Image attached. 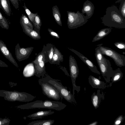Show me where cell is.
Here are the masks:
<instances>
[{
	"label": "cell",
	"mask_w": 125,
	"mask_h": 125,
	"mask_svg": "<svg viewBox=\"0 0 125 125\" xmlns=\"http://www.w3.org/2000/svg\"><path fill=\"white\" fill-rule=\"evenodd\" d=\"M105 13L102 18V22L104 25L116 28H125V18L115 6L107 7Z\"/></svg>",
	"instance_id": "1"
},
{
	"label": "cell",
	"mask_w": 125,
	"mask_h": 125,
	"mask_svg": "<svg viewBox=\"0 0 125 125\" xmlns=\"http://www.w3.org/2000/svg\"><path fill=\"white\" fill-rule=\"evenodd\" d=\"M67 105L61 102L49 100L44 101L37 100L33 102L21 105L17 108L23 109L34 108H45L59 111L65 108Z\"/></svg>",
	"instance_id": "2"
},
{
	"label": "cell",
	"mask_w": 125,
	"mask_h": 125,
	"mask_svg": "<svg viewBox=\"0 0 125 125\" xmlns=\"http://www.w3.org/2000/svg\"><path fill=\"white\" fill-rule=\"evenodd\" d=\"M0 96L9 101L24 102L32 101L36 98L35 96L25 92L3 90H0Z\"/></svg>",
	"instance_id": "3"
},
{
	"label": "cell",
	"mask_w": 125,
	"mask_h": 125,
	"mask_svg": "<svg viewBox=\"0 0 125 125\" xmlns=\"http://www.w3.org/2000/svg\"><path fill=\"white\" fill-rule=\"evenodd\" d=\"M68 19L67 24L70 29H75L83 26L88 21L86 16L77 11L76 12L67 11Z\"/></svg>",
	"instance_id": "4"
},
{
	"label": "cell",
	"mask_w": 125,
	"mask_h": 125,
	"mask_svg": "<svg viewBox=\"0 0 125 125\" xmlns=\"http://www.w3.org/2000/svg\"><path fill=\"white\" fill-rule=\"evenodd\" d=\"M38 82L41 86L43 94L48 97L57 101L63 99V97L57 89L43 77L39 79Z\"/></svg>",
	"instance_id": "5"
},
{
	"label": "cell",
	"mask_w": 125,
	"mask_h": 125,
	"mask_svg": "<svg viewBox=\"0 0 125 125\" xmlns=\"http://www.w3.org/2000/svg\"><path fill=\"white\" fill-rule=\"evenodd\" d=\"M43 78L54 86L67 101L69 103L74 101V96L68 90L67 87L63 86L61 83L58 82L60 80L53 79L49 75Z\"/></svg>",
	"instance_id": "6"
},
{
	"label": "cell",
	"mask_w": 125,
	"mask_h": 125,
	"mask_svg": "<svg viewBox=\"0 0 125 125\" xmlns=\"http://www.w3.org/2000/svg\"><path fill=\"white\" fill-rule=\"evenodd\" d=\"M102 44L98 45L99 51L103 55H105L112 58L115 64L121 67L125 65V57L108 47L102 46Z\"/></svg>",
	"instance_id": "7"
},
{
	"label": "cell",
	"mask_w": 125,
	"mask_h": 125,
	"mask_svg": "<svg viewBox=\"0 0 125 125\" xmlns=\"http://www.w3.org/2000/svg\"><path fill=\"white\" fill-rule=\"evenodd\" d=\"M69 64L70 77L73 86V94L74 96L75 90L78 93H79L80 91V87L77 86L76 84L75 81L76 78L78 77L79 70L76 60L71 55L69 57Z\"/></svg>",
	"instance_id": "8"
},
{
	"label": "cell",
	"mask_w": 125,
	"mask_h": 125,
	"mask_svg": "<svg viewBox=\"0 0 125 125\" xmlns=\"http://www.w3.org/2000/svg\"><path fill=\"white\" fill-rule=\"evenodd\" d=\"M102 75L107 83L109 82L113 75L115 70H113L109 60L107 59L104 62H97Z\"/></svg>",
	"instance_id": "9"
},
{
	"label": "cell",
	"mask_w": 125,
	"mask_h": 125,
	"mask_svg": "<svg viewBox=\"0 0 125 125\" xmlns=\"http://www.w3.org/2000/svg\"><path fill=\"white\" fill-rule=\"evenodd\" d=\"M34 47H32L25 48L20 47L19 43L15 46V54L17 59L19 62L28 58L32 52Z\"/></svg>",
	"instance_id": "10"
},
{
	"label": "cell",
	"mask_w": 125,
	"mask_h": 125,
	"mask_svg": "<svg viewBox=\"0 0 125 125\" xmlns=\"http://www.w3.org/2000/svg\"><path fill=\"white\" fill-rule=\"evenodd\" d=\"M68 49L77 55L88 66L92 72L100 75V73L97 70L96 67L90 60L78 51L72 48Z\"/></svg>",
	"instance_id": "11"
},
{
	"label": "cell",
	"mask_w": 125,
	"mask_h": 125,
	"mask_svg": "<svg viewBox=\"0 0 125 125\" xmlns=\"http://www.w3.org/2000/svg\"><path fill=\"white\" fill-rule=\"evenodd\" d=\"M0 51L5 57L17 67L18 65L6 44L0 40Z\"/></svg>",
	"instance_id": "12"
},
{
	"label": "cell",
	"mask_w": 125,
	"mask_h": 125,
	"mask_svg": "<svg viewBox=\"0 0 125 125\" xmlns=\"http://www.w3.org/2000/svg\"><path fill=\"white\" fill-rule=\"evenodd\" d=\"M20 23L22 28L23 32L28 36L32 39L35 40H39L41 37L40 34L36 31L30 28L23 22L20 18Z\"/></svg>",
	"instance_id": "13"
},
{
	"label": "cell",
	"mask_w": 125,
	"mask_h": 125,
	"mask_svg": "<svg viewBox=\"0 0 125 125\" xmlns=\"http://www.w3.org/2000/svg\"><path fill=\"white\" fill-rule=\"evenodd\" d=\"M94 7L93 4L90 1L87 0L84 2L82 13L83 14H85L87 19L91 18L93 15L94 10Z\"/></svg>",
	"instance_id": "14"
},
{
	"label": "cell",
	"mask_w": 125,
	"mask_h": 125,
	"mask_svg": "<svg viewBox=\"0 0 125 125\" xmlns=\"http://www.w3.org/2000/svg\"><path fill=\"white\" fill-rule=\"evenodd\" d=\"M45 63V59H44L38 64L34 65L35 70L34 75L39 78L44 77L46 73Z\"/></svg>",
	"instance_id": "15"
},
{
	"label": "cell",
	"mask_w": 125,
	"mask_h": 125,
	"mask_svg": "<svg viewBox=\"0 0 125 125\" xmlns=\"http://www.w3.org/2000/svg\"><path fill=\"white\" fill-rule=\"evenodd\" d=\"M88 80L90 84L93 88L104 89L106 87L104 82L100 81L93 76L90 75Z\"/></svg>",
	"instance_id": "16"
},
{
	"label": "cell",
	"mask_w": 125,
	"mask_h": 125,
	"mask_svg": "<svg viewBox=\"0 0 125 125\" xmlns=\"http://www.w3.org/2000/svg\"><path fill=\"white\" fill-rule=\"evenodd\" d=\"M43 47L45 51V63L51 62L53 54L54 45L51 43H48L44 45Z\"/></svg>",
	"instance_id": "17"
},
{
	"label": "cell",
	"mask_w": 125,
	"mask_h": 125,
	"mask_svg": "<svg viewBox=\"0 0 125 125\" xmlns=\"http://www.w3.org/2000/svg\"><path fill=\"white\" fill-rule=\"evenodd\" d=\"M63 60V55L59 50L54 46V51L53 56L50 62L51 64L59 65Z\"/></svg>",
	"instance_id": "18"
},
{
	"label": "cell",
	"mask_w": 125,
	"mask_h": 125,
	"mask_svg": "<svg viewBox=\"0 0 125 125\" xmlns=\"http://www.w3.org/2000/svg\"><path fill=\"white\" fill-rule=\"evenodd\" d=\"M54 113V111L51 110L46 111H41L37 112L27 116V117L31 118L30 119H35L42 118Z\"/></svg>",
	"instance_id": "19"
},
{
	"label": "cell",
	"mask_w": 125,
	"mask_h": 125,
	"mask_svg": "<svg viewBox=\"0 0 125 125\" xmlns=\"http://www.w3.org/2000/svg\"><path fill=\"white\" fill-rule=\"evenodd\" d=\"M100 90H98L97 93L95 92L93 93L91 96L92 103L93 106L96 109L99 107L101 98L103 96L100 93Z\"/></svg>",
	"instance_id": "20"
},
{
	"label": "cell",
	"mask_w": 125,
	"mask_h": 125,
	"mask_svg": "<svg viewBox=\"0 0 125 125\" xmlns=\"http://www.w3.org/2000/svg\"><path fill=\"white\" fill-rule=\"evenodd\" d=\"M111 31L112 29L110 28H106L101 29L94 37L92 42H94L102 39L109 34Z\"/></svg>",
	"instance_id": "21"
},
{
	"label": "cell",
	"mask_w": 125,
	"mask_h": 125,
	"mask_svg": "<svg viewBox=\"0 0 125 125\" xmlns=\"http://www.w3.org/2000/svg\"><path fill=\"white\" fill-rule=\"evenodd\" d=\"M35 72L34 67L32 62L25 67L23 71V74L25 77H29L34 75Z\"/></svg>",
	"instance_id": "22"
},
{
	"label": "cell",
	"mask_w": 125,
	"mask_h": 125,
	"mask_svg": "<svg viewBox=\"0 0 125 125\" xmlns=\"http://www.w3.org/2000/svg\"><path fill=\"white\" fill-rule=\"evenodd\" d=\"M0 8L8 16L11 13L10 0H0Z\"/></svg>",
	"instance_id": "23"
},
{
	"label": "cell",
	"mask_w": 125,
	"mask_h": 125,
	"mask_svg": "<svg viewBox=\"0 0 125 125\" xmlns=\"http://www.w3.org/2000/svg\"><path fill=\"white\" fill-rule=\"evenodd\" d=\"M53 16L57 23L59 26H62L61 14L58 7L56 5L52 8Z\"/></svg>",
	"instance_id": "24"
},
{
	"label": "cell",
	"mask_w": 125,
	"mask_h": 125,
	"mask_svg": "<svg viewBox=\"0 0 125 125\" xmlns=\"http://www.w3.org/2000/svg\"><path fill=\"white\" fill-rule=\"evenodd\" d=\"M32 24L34 27L33 30L40 34V31L42 23L41 18L38 14L35 17Z\"/></svg>",
	"instance_id": "25"
},
{
	"label": "cell",
	"mask_w": 125,
	"mask_h": 125,
	"mask_svg": "<svg viewBox=\"0 0 125 125\" xmlns=\"http://www.w3.org/2000/svg\"><path fill=\"white\" fill-rule=\"evenodd\" d=\"M54 122L53 120H39L33 121L29 124L28 125H52Z\"/></svg>",
	"instance_id": "26"
},
{
	"label": "cell",
	"mask_w": 125,
	"mask_h": 125,
	"mask_svg": "<svg viewBox=\"0 0 125 125\" xmlns=\"http://www.w3.org/2000/svg\"><path fill=\"white\" fill-rule=\"evenodd\" d=\"M123 76V73L119 68L115 70L114 74L111 77V81L112 82L115 83L120 80Z\"/></svg>",
	"instance_id": "27"
},
{
	"label": "cell",
	"mask_w": 125,
	"mask_h": 125,
	"mask_svg": "<svg viewBox=\"0 0 125 125\" xmlns=\"http://www.w3.org/2000/svg\"><path fill=\"white\" fill-rule=\"evenodd\" d=\"M95 56L97 62H100L105 61L106 59L102 55L99 51L98 46L95 49Z\"/></svg>",
	"instance_id": "28"
},
{
	"label": "cell",
	"mask_w": 125,
	"mask_h": 125,
	"mask_svg": "<svg viewBox=\"0 0 125 125\" xmlns=\"http://www.w3.org/2000/svg\"><path fill=\"white\" fill-rule=\"evenodd\" d=\"M45 51L43 47L42 51L39 53L36 57L35 59L32 62L34 65L42 61L43 59H45Z\"/></svg>",
	"instance_id": "29"
},
{
	"label": "cell",
	"mask_w": 125,
	"mask_h": 125,
	"mask_svg": "<svg viewBox=\"0 0 125 125\" xmlns=\"http://www.w3.org/2000/svg\"><path fill=\"white\" fill-rule=\"evenodd\" d=\"M0 26L2 28L9 29V26L7 19L2 15L0 11Z\"/></svg>",
	"instance_id": "30"
},
{
	"label": "cell",
	"mask_w": 125,
	"mask_h": 125,
	"mask_svg": "<svg viewBox=\"0 0 125 125\" xmlns=\"http://www.w3.org/2000/svg\"><path fill=\"white\" fill-rule=\"evenodd\" d=\"M23 7L24 9L25 12L31 21L33 23L34 19L36 16L38 14V13H32L26 7L25 3H24V5Z\"/></svg>",
	"instance_id": "31"
},
{
	"label": "cell",
	"mask_w": 125,
	"mask_h": 125,
	"mask_svg": "<svg viewBox=\"0 0 125 125\" xmlns=\"http://www.w3.org/2000/svg\"><path fill=\"white\" fill-rule=\"evenodd\" d=\"M23 22L30 28L33 30V26L30 21L27 17L25 15L22 14L21 17Z\"/></svg>",
	"instance_id": "32"
},
{
	"label": "cell",
	"mask_w": 125,
	"mask_h": 125,
	"mask_svg": "<svg viewBox=\"0 0 125 125\" xmlns=\"http://www.w3.org/2000/svg\"><path fill=\"white\" fill-rule=\"evenodd\" d=\"M119 10L122 16L125 18V0L120 2Z\"/></svg>",
	"instance_id": "33"
},
{
	"label": "cell",
	"mask_w": 125,
	"mask_h": 125,
	"mask_svg": "<svg viewBox=\"0 0 125 125\" xmlns=\"http://www.w3.org/2000/svg\"><path fill=\"white\" fill-rule=\"evenodd\" d=\"M124 117L122 115L119 116L115 120L114 125H120L123 121Z\"/></svg>",
	"instance_id": "34"
},
{
	"label": "cell",
	"mask_w": 125,
	"mask_h": 125,
	"mask_svg": "<svg viewBox=\"0 0 125 125\" xmlns=\"http://www.w3.org/2000/svg\"><path fill=\"white\" fill-rule=\"evenodd\" d=\"M114 44L118 48L125 50V43L123 42H116Z\"/></svg>",
	"instance_id": "35"
},
{
	"label": "cell",
	"mask_w": 125,
	"mask_h": 125,
	"mask_svg": "<svg viewBox=\"0 0 125 125\" xmlns=\"http://www.w3.org/2000/svg\"><path fill=\"white\" fill-rule=\"evenodd\" d=\"M10 120L8 118H0V125H9Z\"/></svg>",
	"instance_id": "36"
},
{
	"label": "cell",
	"mask_w": 125,
	"mask_h": 125,
	"mask_svg": "<svg viewBox=\"0 0 125 125\" xmlns=\"http://www.w3.org/2000/svg\"><path fill=\"white\" fill-rule=\"evenodd\" d=\"M48 31L49 34L53 37L57 39L60 38V36L58 34L53 30L50 29L48 28Z\"/></svg>",
	"instance_id": "37"
},
{
	"label": "cell",
	"mask_w": 125,
	"mask_h": 125,
	"mask_svg": "<svg viewBox=\"0 0 125 125\" xmlns=\"http://www.w3.org/2000/svg\"><path fill=\"white\" fill-rule=\"evenodd\" d=\"M12 4L16 9L19 8L18 0H10Z\"/></svg>",
	"instance_id": "38"
},
{
	"label": "cell",
	"mask_w": 125,
	"mask_h": 125,
	"mask_svg": "<svg viewBox=\"0 0 125 125\" xmlns=\"http://www.w3.org/2000/svg\"><path fill=\"white\" fill-rule=\"evenodd\" d=\"M8 65L5 62L0 60V67H8Z\"/></svg>",
	"instance_id": "39"
},
{
	"label": "cell",
	"mask_w": 125,
	"mask_h": 125,
	"mask_svg": "<svg viewBox=\"0 0 125 125\" xmlns=\"http://www.w3.org/2000/svg\"><path fill=\"white\" fill-rule=\"evenodd\" d=\"M97 124L98 122L97 121H95L90 124L88 125H96Z\"/></svg>",
	"instance_id": "40"
},
{
	"label": "cell",
	"mask_w": 125,
	"mask_h": 125,
	"mask_svg": "<svg viewBox=\"0 0 125 125\" xmlns=\"http://www.w3.org/2000/svg\"><path fill=\"white\" fill-rule=\"evenodd\" d=\"M123 0H118L116 1L115 2V3H118L119 2H121Z\"/></svg>",
	"instance_id": "41"
},
{
	"label": "cell",
	"mask_w": 125,
	"mask_h": 125,
	"mask_svg": "<svg viewBox=\"0 0 125 125\" xmlns=\"http://www.w3.org/2000/svg\"></svg>",
	"instance_id": "42"
}]
</instances>
